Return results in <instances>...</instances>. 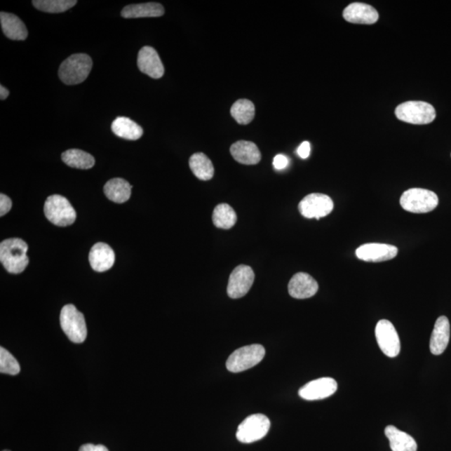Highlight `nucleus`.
<instances>
[{
	"instance_id": "obj_21",
	"label": "nucleus",
	"mask_w": 451,
	"mask_h": 451,
	"mask_svg": "<svg viewBox=\"0 0 451 451\" xmlns=\"http://www.w3.org/2000/svg\"><path fill=\"white\" fill-rule=\"evenodd\" d=\"M0 22L3 32L13 41H25L28 36V30L24 22L18 16L11 13H0Z\"/></svg>"
},
{
	"instance_id": "obj_31",
	"label": "nucleus",
	"mask_w": 451,
	"mask_h": 451,
	"mask_svg": "<svg viewBox=\"0 0 451 451\" xmlns=\"http://www.w3.org/2000/svg\"><path fill=\"white\" fill-rule=\"evenodd\" d=\"M12 201L8 196L1 194L0 195V216L3 217L11 211Z\"/></svg>"
},
{
	"instance_id": "obj_26",
	"label": "nucleus",
	"mask_w": 451,
	"mask_h": 451,
	"mask_svg": "<svg viewBox=\"0 0 451 451\" xmlns=\"http://www.w3.org/2000/svg\"><path fill=\"white\" fill-rule=\"evenodd\" d=\"M61 159L71 168L87 170L93 168L95 159L89 153L78 149H71L62 153Z\"/></svg>"
},
{
	"instance_id": "obj_24",
	"label": "nucleus",
	"mask_w": 451,
	"mask_h": 451,
	"mask_svg": "<svg viewBox=\"0 0 451 451\" xmlns=\"http://www.w3.org/2000/svg\"><path fill=\"white\" fill-rule=\"evenodd\" d=\"M131 188L130 184L124 179L114 178L105 185L104 192L114 203H124L130 198Z\"/></svg>"
},
{
	"instance_id": "obj_30",
	"label": "nucleus",
	"mask_w": 451,
	"mask_h": 451,
	"mask_svg": "<svg viewBox=\"0 0 451 451\" xmlns=\"http://www.w3.org/2000/svg\"><path fill=\"white\" fill-rule=\"evenodd\" d=\"M0 372L11 375H17L20 372L19 362L4 347L0 348Z\"/></svg>"
},
{
	"instance_id": "obj_5",
	"label": "nucleus",
	"mask_w": 451,
	"mask_h": 451,
	"mask_svg": "<svg viewBox=\"0 0 451 451\" xmlns=\"http://www.w3.org/2000/svg\"><path fill=\"white\" fill-rule=\"evenodd\" d=\"M266 350L260 344H252L236 349L227 361V370L240 373L260 363L265 356Z\"/></svg>"
},
{
	"instance_id": "obj_8",
	"label": "nucleus",
	"mask_w": 451,
	"mask_h": 451,
	"mask_svg": "<svg viewBox=\"0 0 451 451\" xmlns=\"http://www.w3.org/2000/svg\"><path fill=\"white\" fill-rule=\"evenodd\" d=\"M270 426V420L266 415H252L240 424L236 431V439L245 444L260 440L267 436Z\"/></svg>"
},
{
	"instance_id": "obj_10",
	"label": "nucleus",
	"mask_w": 451,
	"mask_h": 451,
	"mask_svg": "<svg viewBox=\"0 0 451 451\" xmlns=\"http://www.w3.org/2000/svg\"><path fill=\"white\" fill-rule=\"evenodd\" d=\"M375 336L378 344L385 356L395 358L400 352V337L391 322L382 319L375 328Z\"/></svg>"
},
{
	"instance_id": "obj_14",
	"label": "nucleus",
	"mask_w": 451,
	"mask_h": 451,
	"mask_svg": "<svg viewBox=\"0 0 451 451\" xmlns=\"http://www.w3.org/2000/svg\"><path fill=\"white\" fill-rule=\"evenodd\" d=\"M137 65L140 71L153 79H160L165 73L163 61L154 48L151 46H144L139 51Z\"/></svg>"
},
{
	"instance_id": "obj_20",
	"label": "nucleus",
	"mask_w": 451,
	"mask_h": 451,
	"mask_svg": "<svg viewBox=\"0 0 451 451\" xmlns=\"http://www.w3.org/2000/svg\"><path fill=\"white\" fill-rule=\"evenodd\" d=\"M165 14L164 8L159 3L130 4L121 11L125 19L155 18Z\"/></svg>"
},
{
	"instance_id": "obj_27",
	"label": "nucleus",
	"mask_w": 451,
	"mask_h": 451,
	"mask_svg": "<svg viewBox=\"0 0 451 451\" xmlns=\"http://www.w3.org/2000/svg\"><path fill=\"white\" fill-rule=\"evenodd\" d=\"M238 220L234 209L229 204L222 203L217 206L213 214L214 225L218 229H230Z\"/></svg>"
},
{
	"instance_id": "obj_25",
	"label": "nucleus",
	"mask_w": 451,
	"mask_h": 451,
	"mask_svg": "<svg viewBox=\"0 0 451 451\" xmlns=\"http://www.w3.org/2000/svg\"><path fill=\"white\" fill-rule=\"evenodd\" d=\"M191 172L201 181H209L213 177L214 168L211 160L204 153H195L190 157Z\"/></svg>"
},
{
	"instance_id": "obj_19",
	"label": "nucleus",
	"mask_w": 451,
	"mask_h": 451,
	"mask_svg": "<svg viewBox=\"0 0 451 451\" xmlns=\"http://www.w3.org/2000/svg\"><path fill=\"white\" fill-rule=\"evenodd\" d=\"M230 152L234 159L241 164L256 165L262 159L260 149L252 142H236L231 144Z\"/></svg>"
},
{
	"instance_id": "obj_3",
	"label": "nucleus",
	"mask_w": 451,
	"mask_h": 451,
	"mask_svg": "<svg viewBox=\"0 0 451 451\" xmlns=\"http://www.w3.org/2000/svg\"><path fill=\"white\" fill-rule=\"evenodd\" d=\"M400 203L403 209L412 213H427L436 209L439 198L435 192L423 188H411L402 194Z\"/></svg>"
},
{
	"instance_id": "obj_22",
	"label": "nucleus",
	"mask_w": 451,
	"mask_h": 451,
	"mask_svg": "<svg viewBox=\"0 0 451 451\" xmlns=\"http://www.w3.org/2000/svg\"><path fill=\"white\" fill-rule=\"evenodd\" d=\"M384 433L389 440L392 451H417V444L414 438L398 430L396 426H387Z\"/></svg>"
},
{
	"instance_id": "obj_15",
	"label": "nucleus",
	"mask_w": 451,
	"mask_h": 451,
	"mask_svg": "<svg viewBox=\"0 0 451 451\" xmlns=\"http://www.w3.org/2000/svg\"><path fill=\"white\" fill-rule=\"evenodd\" d=\"M318 284L312 276L306 273L296 274L288 283V292L297 299H309L316 295Z\"/></svg>"
},
{
	"instance_id": "obj_13",
	"label": "nucleus",
	"mask_w": 451,
	"mask_h": 451,
	"mask_svg": "<svg viewBox=\"0 0 451 451\" xmlns=\"http://www.w3.org/2000/svg\"><path fill=\"white\" fill-rule=\"evenodd\" d=\"M356 253L360 260L379 262L395 258L398 254V248L389 244L366 243L357 248Z\"/></svg>"
},
{
	"instance_id": "obj_4",
	"label": "nucleus",
	"mask_w": 451,
	"mask_h": 451,
	"mask_svg": "<svg viewBox=\"0 0 451 451\" xmlns=\"http://www.w3.org/2000/svg\"><path fill=\"white\" fill-rule=\"evenodd\" d=\"M60 321L61 328L72 342H84L87 336L85 317L73 304L65 305L61 309Z\"/></svg>"
},
{
	"instance_id": "obj_36",
	"label": "nucleus",
	"mask_w": 451,
	"mask_h": 451,
	"mask_svg": "<svg viewBox=\"0 0 451 451\" xmlns=\"http://www.w3.org/2000/svg\"><path fill=\"white\" fill-rule=\"evenodd\" d=\"M3 451H11V450H3Z\"/></svg>"
},
{
	"instance_id": "obj_1",
	"label": "nucleus",
	"mask_w": 451,
	"mask_h": 451,
	"mask_svg": "<svg viewBox=\"0 0 451 451\" xmlns=\"http://www.w3.org/2000/svg\"><path fill=\"white\" fill-rule=\"evenodd\" d=\"M28 245L20 238H8L0 244V261L8 273L21 274L29 264Z\"/></svg>"
},
{
	"instance_id": "obj_35",
	"label": "nucleus",
	"mask_w": 451,
	"mask_h": 451,
	"mask_svg": "<svg viewBox=\"0 0 451 451\" xmlns=\"http://www.w3.org/2000/svg\"><path fill=\"white\" fill-rule=\"evenodd\" d=\"M8 95H10V91H8L4 86H0V99L2 100H6Z\"/></svg>"
},
{
	"instance_id": "obj_23",
	"label": "nucleus",
	"mask_w": 451,
	"mask_h": 451,
	"mask_svg": "<svg viewBox=\"0 0 451 451\" xmlns=\"http://www.w3.org/2000/svg\"><path fill=\"white\" fill-rule=\"evenodd\" d=\"M112 130L118 137L130 140V141H137L143 135L142 126L127 117H117L112 122Z\"/></svg>"
},
{
	"instance_id": "obj_29",
	"label": "nucleus",
	"mask_w": 451,
	"mask_h": 451,
	"mask_svg": "<svg viewBox=\"0 0 451 451\" xmlns=\"http://www.w3.org/2000/svg\"><path fill=\"white\" fill-rule=\"evenodd\" d=\"M32 4L39 11L57 14V13L67 11L76 6L77 1L76 0H34Z\"/></svg>"
},
{
	"instance_id": "obj_34",
	"label": "nucleus",
	"mask_w": 451,
	"mask_h": 451,
	"mask_svg": "<svg viewBox=\"0 0 451 451\" xmlns=\"http://www.w3.org/2000/svg\"><path fill=\"white\" fill-rule=\"evenodd\" d=\"M79 451H109L106 446L102 445L86 444L82 445Z\"/></svg>"
},
{
	"instance_id": "obj_32",
	"label": "nucleus",
	"mask_w": 451,
	"mask_h": 451,
	"mask_svg": "<svg viewBox=\"0 0 451 451\" xmlns=\"http://www.w3.org/2000/svg\"><path fill=\"white\" fill-rule=\"evenodd\" d=\"M288 165V159L287 156L279 154L274 157V166L275 169L283 170L284 168H286Z\"/></svg>"
},
{
	"instance_id": "obj_11",
	"label": "nucleus",
	"mask_w": 451,
	"mask_h": 451,
	"mask_svg": "<svg viewBox=\"0 0 451 451\" xmlns=\"http://www.w3.org/2000/svg\"><path fill=\"white\" fill-rule=\"evenodd\" d=\"M255 274L250 267L239 265L231 271L227 285V295L231 299H240L250 290Z\"/></svg>"
},
{
	"instance_id": "obj_9",
	"label": "nucleus",
	"mask_w": 451,
	"mask_h": 451,
	"mask_svg": "<svg viewBox=\"0 0 451 451\" xmlns=\"http://www.w3.org/2000/svg\"><path fill=\"white\" fill-rule=\"evenodd\" d=\"M334 201L330 196L322 194H312L306 196L299 204L301 215L309 219L319 220L330 214L334 210Z\"/></svg>"
},
{
	"instance_id": "obj_6",
	"label": "nucleus",
	"mask_w": 451,
	"mask_h": 451,
	"mask_svg": "<svg viewBox=\"0 0 451 451\" xmlns=\"http://www.w3.org/2000/svg\"><path fill=\"white\" fill-rule=\"evenodd\" d=\"M398 120L414 125H426L435 121L436 109L431 104L424 102H407L396 109Z\"/></svg>"
},
{
	"instance_id": "obj_7",
	"label": "nucleus",
	"mask_w": 451,
	"mask_h": 451,
	"mask_svg": "<svg viewBox=\"0 0 451 451\" xmlns=\"http://www.w3.org/2000/svg\"><path fill=\"white\" fill-rule=\"evenodd\" d=\"M43 211L48 220L59 227L72 225L76 219V210L65 196L60 195L50 196Z\"/></svg>"
},
{
	"instance_id": "obj_18",
	"label": "nucleus",
	"mask_w": 451,
	"mask_h": 451,
	"mask_svg": "<svg viewBox=\"0 0 451 451\" xmlns=\"http://www.w3.org/2000/svg\"><path fill=\"white\" fill-rule=\"evenodd\" d=\"M450 336L449 319L441 316L437 319L432 332L430 342L431 352L435 356H440L447 348Z\"/></svg>"
},
{
	"instance_id": "obj_28",
	"label": "nucleus",
	"mask_w": 451,
	"mask_h": 451,
	"mask_svg": "<svg viewBox=\"0 0 451 451\" xmlns=\"http://www.w3.org/2000/svg\"><path fill=\"white\" fill-rule=\"evenodd\" d=\"M231 115L241 125H248L255 116V107L251 100L240 99L231 108Z\"/></svg>"
},
{
	"instance_id": "obj_12",
	"label": "nucleus",
	"mask_w": 451,
	"mask_h": 451,
	"mask_svg": "<svg viewBox=\"0 0 451 451\" xmlns=\"http://www.w3.org/2000/svg\"><path fill=\"white\" fill-rule=\"evenodd\" d=\"M338 384L332 378L311 381L299 389V395L305 400H319L330 397L337 391Z\"/></svg>"
},
{
	"instance_id": "obj_2",
	"label": "nucleus",
	"mask_w": 451,
	"mask_h": 451,
	"mask_svg": "<svg viewBox=\"0 0 451 451\" xmlns=\"http://www.w3.org/2000/svg\"><path fill=\"white\" fill-rule=\"evenodd\" d=\"M92 60L88 55L76 54L68 57L60 65L59 76L65 85L74 86L81 84L88 77L91 69Z\"/></svg>"
},
{
	"instance_id": "obj_33",
	"label": "nucleus",
	"mask_w": 451,
	"mask_h": 451,
	"mask_svg": "<svg viewBox=\"0 0 451 451\" xmlns=\"http://www.w3.org/2000/svg\"><path fill=\"white\" fill-rule=\"evenodd\" d=\"M310 144L309 142H304L302 143L299 148H297V154L301 157V159H306L310 155Z\"/></svg>"
},
{
	"instance_id": "obj_16",
	"label": "nucleus",
	"mask_w": 451,
	"mask_h": 451,
	"mask_svg": "<svg viewBox=\"0 0 451 451\" xmlns=\"http://www.w3.org/2000/svg\"><path fill=\"white\" fill-rule=\"evenodd\" d=\"M344 19L353 24L373 25L379 20V13L373 6L363 3H352L344 8Z\"/></svg>"
},
{
	"instance_id": "obj_17",
	"label": "nucleus",
	"mask_w": 451,
	"mask_h": 451,
	"mask_svg": "<svg viewBox=\"0 0 451 451\" xmlns=\"http://www.w3.org/2000/svg\"><path fill=\"white\" fill-rule=\"evenodd\" d=\"M115 260V253L107 243H96L90 249L89 261L91 268L99 273L111 269Z\"/></svg>"
}]
</instances>
